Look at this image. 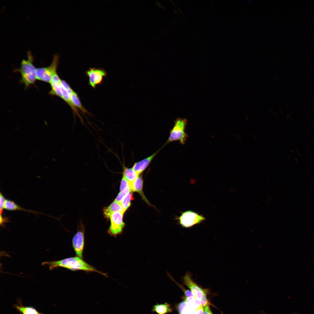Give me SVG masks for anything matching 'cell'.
Here are the masks:
<instances>
[{"instance_id": "1", "label": "cell", "mask_w": 314, "mask_h": 314, "mask_svg": "<svg viewBox=\"0 0 314 314\" xmlns=\"http://www.w3.org/2000/svg\"><path fill=\"white\" fill-rule=\"evenodd\" d=\"M42 265H48L51 270H53L55 268L61 267L72 271L81 270L87 272H95L106 277L108 276L107 274L98 270L94 267L88 263L82 258L77 256L67 258L58 261L44 262L42 263Z\"/></svg>"}, {"instance_id": "2", "label": "cell", "mask_w": 314, "mask_h": 314, "mask_svg": "<svg viewBox=\"0 0 314 314\" xmlns=\"http://www.w3.org/2000/svg\"><path fill=\"white\" fill-rule=\"evenodd\" d=\"M28 59L26 60L22 59L20 68L17 69L21 75V81L23 83L26 87L34 83L36 79V69L33 62L34 60L31 52L27 53Z\"/></svg>"}, {"instance_id": "3", "label": "cell", "mask_w": 314, "mask_h": 314, "mask_svg": "<svg viewBox=\"0 0 314 314\" xmlns=\"http://www.w3.org/2000/svg\"><path fill=\"white\" fill-rule=\"evenodd\" d=\"M185 118H177L174 122V124L170 130V135L165 145L170 142L178 141L182 144H185L188 136L185 130L188 123Z\"/></svg>"}, {"instance_id": "4", "label": "cell", "mask_w": 314, "mask_h": 314, "mask_svg": "<svg viewBox=\"0 0 314 314\" xmlns=\"http://www.w3.org/2000/svg\"><path fill=\"white\" fill-rule=\"evenodd\" d=\"M59 59V55L58 54H54L53 56L52 61L49 66L36 68V79L50 83L53 77L57 73L56 70Z\"/></svg>"}, {"instance_id": "5", "label": "cell", "mask_w": 314, "mask_h": 314, "mask_svg": "<svg viewBox=\"0 0 314 314\" xmlns=\"http://www.w3.org/2000/svg\"><path fill=\"white\" fill-rule=\"evenodd\" d=\"M178 220L183 227L188 228L201 223L205 220V218L196 212L188 210L182 213Z\"/></svg>"}, {"instance_id": "6", "label": "cell", "mask_w": 314, "mask_h": 314, "mask_svg": "<svg viewBox=\"0 0 314 314\" xmlns=\"http://www.w3.org/2000/svg\"><path fill=\"white\" fill-rule=\"evenodd\" d=\"M124 213L116 212L111 215L110 218V225L107 231L110 236L116 237L122 232L125 225L123 221Z\"/></svg>"}, {"instance_id": "7", "label": "cell", "mask_w": 314, "mask_h": 314, "mask_svg": "<svg viewBox=\"0 0 314 314\" xmlns=\"http://www.w3.org/2000/svg\"><path fill=\"white\" fill-rule=\"evenodd\" d=\"M181 279L184 284L191 290L194 298H196L201 300L202 296L207 293L206 289L202 288L194 281L190 272H187Z\"/></svg>"}, {"instance_id": "8", "label": "cell", "mask_w": 314, "mask_h": 314, "mask_svg": "<svg viewBox=\"0 0 314 314\" xmlns=\"http://www.w3.org/2000/svg\"><path fill=\"white\" fill-rule=\"evenodd\" d=\"M89 78V84L93 88L102 83L104 77L107 76L106 71L101 69L90 68L86 72Z\"/></svg>"}, {"instance_id": "9", "label": "cell", "mask_w": 314, "mask_h": 314, "mask_svg": "<svg viewBox=\"0 0 314 314\" xmlns=\"http://www.w3.org/2000/svg\"><path fill=\"white\" fill-rule=\"evenodd\" d=\"M84 231L83 228L79 229L72 239V246L76 256L82 259L85 242Z\"/></svg>"}, {"instance_id": "10", "label": "cell", "mask_w": 314, "mask_h": 314, "mask_svg": "<svg viewBox=\"0 0 314 314\" xmlns=\"http://www.w3.org/2000/svg\"><path fill=\"white\" fill-rule=\"evenodd\" d=\"M161 149H160L149 156L135 163L132 168L138 175L141 174L148 166Z\"/></svg>"}, {"instance_id": "11", "label": "cell", "mask_w": 314, "mask_h": 314, "mask_svg": "<svg viewBox=\"0 0 314 314\" xmlns=\"http://www.w3.org/2000/svg\"><path fill=\"white\" fill-rule=\"evenodd\" d=\"M50 83L51 90L50 92L49 93L52 95L58 96L62 99V84L61 80L57 73L53 77Z\"/></svg>"}, {"instance_id": "12", "label": "cell", "mask_w": 314, "mask_h": 314, "mask_svg": "<svg viewBox=\"0 0 314 314\" xmlns=\"http://www.w3.org/2000/svg\"><path fill=\"white\" fill-rule=\"evenodd\" d=\"M103 211L104 217L108 220L110 219L111 215L114 213L125 212L120 203L115 201H114L109 206L104 207Z\"/></svg>"}, {"instance_id": "13", "label": "cell", "mask_w": 314, "mask_h": 314, "mask_svg": "<svg viewBox=\"0 0 314 314\" xmlns=\"http://www.w3.org/2000/svg\"><path fill=\"white\" fill-rule=\"evenodd\" d=\"M143 180L141 175H139L134 181L130 185L132 192L138 193L142 199L148 204L150 203L145 196L142 190Z\"/></svg>"}, {"instance_id": "14", "label": "cell", "mask_w": 314, "mask_h": 314, "mask_svg": "<svg viewBox=\"0 0 314 314\" xmlns=\"http://www.w3.org/2000/svg\"><path fill=\"white\" fill-rule=\"evenodd\" d=\"M18 303L14 304V307L20 314H43L33 306H24L20 300H18Z\"/></svg>"}, {"instance_id": "15", "label": "cell", "mask_w": 314, "mask_h": 314, "mask_svg": "<svg viewBox=\"0 0 314 314\" xmlns=\"http://www.w3.org/2000/svg\"><path fill=\"white\" fill-rule=\"evenodd\" d=\"M173 309L170 305L167 302L157 304L153 306L152 311L158 314H166L172 312Z\"/></svg>"}, {"instance_id": "16", "label": "cell", "mask_w": 314, "mask_h": 314, "mask_svg": "<svg viewBox=\"0 0 314 314\" xmlns=\"http://www.w3.org/2000/svg\"><path fill=\"white\" fill-rule=\"evenodd\" d=\"M123 176L131 184L139 175L132 168L127 167L123 165Z\"/></svg>"}, {"instance_id": "17", "label": "cell", "mask_w": 314, "mask_h": 314, "mask_svg": "<svg viewBox=\"0 0 314 314\" xmlns=\"http://www.w3.org/2000/svg\"><path fill=\"white\" fill-rule=\"evenodd\" d=\"M71 100L74 105L78 108L84 113L90 114L89 112L83 106L77 94L73 90L70 94Z\"/></svg>"}, {"instance_id": "18", "label": "cell", "mask_w": 314, "mask_h": 314, "mask_svg": "<svg viewBox=\"0 0 314 314\" xmlns=\"http://www.w3.org/2000/svg\"><path fill=\"white\" fill-rule=\"evenodd\" d=\"M4 208L6 210H22L29 211V212H32V213H38L37 212L24 209L19 206L14 201L8 199L6 200L4 205Z\"/></svg>"}, {"instance_id": "19", "label": "cell", "mask_w": 314, "mask_h": 314, "mask_svg": "<svg viewBox=\"0 0 314 314\" xmlns=\"http://www.w3.org/2000/svg\"><path fill=\"white\" fill-rule=\"evenodd\" d=\"M133 199L132 191L130 192L123 199L120 203L125 212L131 205V201Z\"/></svg>"}, {"instance_id": "20", "label": "cell", "mask_w": 314, "mask_h": 314, "mask_svg": "<svg viewBox=\"0 0 314 314\" xmlns=\"http://www.w3.org/2000/svg\"><path fill=\"white\" fill-rule=\"evenodd\" d=\"M131 191L132 190L130 186H128L124 190L120 191L115 199V201L120 203L124 197Z\"/></svg>"}, {"instance_id": "21", "label": "cell", "mask_w": 314, "mask_h": 314, "mask_svg": "<svg viewBox=\"0 0 314 314\" xmlns=\"http://www.w3.org/2000/svg\"><path fill=\"white\" fill-rule=\"evenodd\" d=\"M129 185H130V183L123 176L121 182L120 191L123 190Z\"/></svg>"}, {"instance_id": "22", "label": "cell", "mask_w": 314, "mask_h": 314, "mask_svg": "<svg viewBox=\"0 0 314 314\" xmlns=\"http://www.w3.org/2000/svg\"><path fill=\"white\" fill-rule=\"evenodd\" d=\"M6 199L2 194L0 192V214L3 213V209L4 208V205Z\"/></svg>"}, {"instance_id": "23", "label": "cell", "mask_w": 314, "mask_h": 314, "mask_svg": "<svg viewBox=\"0 0 314 314\" xmlns=\"http://www.w3.org/2000/svg\"><path fill=\"white\" fill-rule=\"evenodd\" d=\"M186 306V303L185 301H183L180 303L178 306L177 309L179 314H180L184 308Z\"/></svg>"}, {"instance_id": "24", "label": "cell", "mask_w": 314, "mask_h": 314, "mask_svg": "<svg viewBox=\"0 0 314 314\" xmlns=\"http://www.w3.org/2000/svg\"><path fill=\"white\" fill-rule=\"evenodd\" d=\"M204 309L203 306L201 305L197 308L195 309L192 312V314H203Z\"/></svg>"}, {"instance_id": "25", "label": "cell", "mask_w": 314, "mask_h": 314, "mask_svg": "<svg viewBox=\"0 0 314 314\" xmlns=\"http://www.w3.org/2000/svg\"><path fill=\"white\" fill-rule=\"evenodd\" d=\"M194 311L186 306L180 314H192Z\"/></svg>"}, {"instance_id": "26", "label": "cell", "mask_w": 314, "mask_h": 314, "mask_svg": "<svg viewBox=\"0 0 314 314\" xmlns=\"http://www.w3.org/2000/svg\"><path fill=\"white\" fill-rule=\"evenodd\" d=\"M9 222L8 219L7 218L4 217L0 214V224L1 225L3 226L5 222Z\"/></svg>"}, {"instance_id": "27", "label": "cell", "mask_w": 314, "mask_h": 314, "mask_svg": "<svg viewBox=\"0 0 314 314\" xmlns=\"http://www.w3.org/2000/svg\"><path fill=\"white\" fill-rule=\"evenodd\" d=\"M203 314H212L208 304L204 306Z\"/></svg>"}, {"instance_id": "28", "label": "cell", "mask_w": 314, "mask_h": 314, "mask_svg": "<svg viewBox=\"0 0 314 314\" xmlns=\"http://www.w3.org/2000/svg\"><path fill=\"white\" fill-rule=\"evenodd\" d=\"M52 160H53V161H56V160H55V159H54V158H52Z\"/></svg>"}, {"instance_id": "29", "label": "cell", "mask_w": 314, "mask_h": 314, "mask_svg": "<svg viewBox=\"0 0 314 314\" xmlns=\"http://www.w3.org/2000/svg\"><path fill=\"white\" fill-rule=\"evenodd\" d=\"M30 159L31 160H33V159H32V158H30Z\"/></svg>"}, {"instance_id": "30", "label": "cell", "mask_w": 314, "mask_h": 314, "mask_svg": "<svg viewBox=\"0 0 314 314\" xmlns=\"http://www.w3.org/2000/svg\"><path fill=\"white\" fill-rule=\"evenodd\" d=\"M45 167H47V166H45Z\"/></svg>"}]
</instances>
